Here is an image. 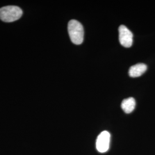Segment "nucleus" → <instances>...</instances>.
<instances>
[{"label": "nucleus", "instance_id": "f257e3e1", "mask_svg": "<svg viewBox=\"0 0 155 155\" xmlns=\"http://www.w3.org/2000/svg\"><path fill=\"white\" fill-rule=\"evenodd\" d=\"M68 32L72 43L81 45L83 41L84 31L82 25L75 20H70L68 24Z\"/></svg>", "mask_w": 155, "mask_h": 155}, {"label": "nucleus", "instance_id": "f03ea898", "mask_svg": "<svg viewBox=\"0 0 155 155\" xmlns=\"http://www.w3.org/2000/svg\"><path fill=\"white\" fill-rule=\"evenodd\" d=\"M22 9L17 6H6L0 8V19L6 22L15 21L22 16Z\"/></svg>", "mask_w": 155, "mask_h": 155}, {"label": "nucleus", "instance_id": "7ed1b4c3", "mask_svg": "<svg viewBox=\"0 0 155 155\" xmlns=\"http://www.w3.org/2000/svg\"><path fill=\"white\" fill-rule=\"evenodd\" d=\"M118 31L120 44L126 48L130 47L133 44V35L132 32L124 25L120 26Z\"/></svg>", "mask_w": 155, "mask_h": 155}, {"label": "nucleus", "instance_id": "20e7f679", "mask_svg": "<svg viewBox=\"0 0 155 155\" xmlns=\"http://www.w3.org/2000/svg\"><path fill=\"white\" fill-rule=\"evenodd\" d=\"M110 134L107 131H103L98 136L96 141V148L100 153L107 152L110 145Z\"/></svg>", "mask_w": 155, "mask_h": 155}, {"label": "nucleus", "instance_id": "39448f33", "mask_svg": "<svg viewBox=\"0 0 155 155\" xmlns=\"http://www.w3.org/2000/svg\"><path fill=\"white\" fill-rule=\"evenodd\" d=\"M147 70V66L144 63H139L132 66L129 70V76L137 78L142 75Z\"/></svg>", "mask_w": 155, "mask_h": 155}, {"label": "nucleus", "instance_id": "423d86ee", "mask_svg": "<svg viewBox=\"0 0 155 155\" xmlns=\"http://www.w3.org/2000/svg\"><path fill=\"white\" fill-rule=\"evenodd\" d=\"M135 106H136V101L132 97H130L123 100L121 104L122 110L125 113L127 114L130 113L134 110L135 108Z\"/></svg>", "mask_w": 155, "mask_h": 155}]
</instances>
